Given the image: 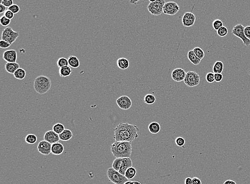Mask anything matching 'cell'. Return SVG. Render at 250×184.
Instances as JSON below:
<instances>
[{"instance_id": "cell-1", "label": "cell", "mask_w": 250, "mask_h": 184, "mask_svg": "<svg viewBox=\"0 0 250 184\" xmlns=\"http://www.w3.org/2000/svg\"><path fill=\"white\" fill-rule=\"evenodd\" d=\"M139 129L129 123H121L114 129V138L116 142H132L138 138Z\"/></svg>"}, {"instance_id": "cell-2", "label": "cell", "mask_w": 250, "mask_h": 184, "mask_svg": "<svg viewBox=\"0 0 250 184\" xmlns=\"http://www.w3.org/2000/svg\"><path fill=\"white\" fill-rule=\"evenodd\" d=\"M132 151L131 142L115 141L110 145V151L116 158L130 157Z\"/></svg>"}, {"instance_id": "cell-3", "label": "cell", "mask_w": 250, "mask_h": 184, "mask_svg": "<svg viewBox=\"0 0 250 184\" xmlns=\"http://www.w3.org/2000/svg\"><path fill=\"white\" fill-rule=\"evenodd\" d=\"M51 87V81L48 77L41 75L35 79L34 88L37 93L42 95L45 94Z\"/></svg>"}, {"instance_id": "cell-4", "label": "cell", "mask_w": 250, "mask_h": 184, "mask_svg": "<svg viewBox=\"0 0 250 184\" xmlns=\"http://www.w3.org/2000/svg\"><path fill=\"white\" fill-rule=\"evenodd\" d=\"M107 176L110 182L114 184H124L128 181L124 175L122 174L119 171L115 170L113 168H108L107 171Z\"/></svg>"}, {"instance_id": "cell-5", "label": "cell", "mask_w": 250, "mask_h": 184, "mask_svg": "<svg viewBox=\"0 0 250 184\" xmlns=\"http://www.w3.org/2000/svg\"><path fill=\"white\" fill-rule=\"evenodd\" d=\"M166 0H156L154 2H150L147 6L148 11L152 15L159 16L163 13L164 6Z\"/></svg>"}, {"instance_id": "cell-6", "label": "cell", "mask_w": 250, "mask_h": 184, "mask_svg": "<svg viewBox=\"0 0 250 184\" xmlns=\"http://www.w3.org/2000/svg\"><path fill=\"white\" fill-rule=\"evenodd\" d=\"M183 82L187 86L189 87L197 86L200 83V76L195 71H189L186 73Z\"/></svg>"}, {"instance_id": "cell-7", "label": "cell", "mask_w": 250, "mask_h": 184, "mask_svg": "<svg viewBox=\"0 0 250 184\" xmlns=\"http://www.w3.org/2000/svg\"><path fill=\"white\" fill-rule=\"evenodd\" d=\"M19 36V34L18 32L14 31L11 27H8L4 28L2 31V40L12 45L17 40Z\"/></svg>"}, {"instance_id": "cell-8", "label": "cell", "mask_w": 250, "mask_h": 184, "mask_svg": "<svg viewBox=\"0 0 250 184\" xmlns=\"http://www.w3.org/2000/svg\"><path fill=\"white\" fill-rule=\"evenodd\" d=\"M245 27L242 24H237L235 26L231 31V33L235 36L239 37L242 40L243 42L246 46L250 45V40L248 39L244 34Z\"/></svg>"}, {"instance_id": "cell-9", "label": "cell", "mask_w": 250, "mask_h": 184, "mask_svg": "<svg viewBox=\"0 0 250 184\" xmlns=\"http://www.w3.org/2000/svg\"><path fill=\"white\" fill-rule=\"evenodd\" d=\"M180 9L176 2H168L164 6L163 14L169 15H175Z\"/></svg>"}, {"instance_id": "cell-10", "label": "cell", "mask_w": 250, "mask_h": 184, "mask_svg": "<svg viewBox=\"0 0 250 184\" xmlns=\"http://www.w3.org/2000/svg\"><path fill=\"white\" fill-rule=\"evenodd\" d=\"M116 104L121 109L127 110L130 109L132 105V102L129 96L124 95L118 98L116 100Z\"/></svg>"}, {"instance_id": "cell-11", "label": "cell", "mask_w": 250, "mask_h": 184, "mask_svg": "<svg viewBox=\"0 0 250 184\" xmlns=\"http://www.w3.org/2000/svg\"><path fill=\"white\" fill-rule=\"evenodd\" d=\"M51 146L52 144L49 142L45 140H42L37 145V150L40 153L47 156L51 153Z\"/></svg>"}, {"instance_id": "cell-12", "label": "cell", "mask_w": 250, "mask_h": 184, "mask_svg": "<svg viewBox=\"0 0 250 184\" xmlns=\"http://www.w3.org/2000/svg\"><path fill=\"white\" fill-rule=\"evenodd\" d=\"M196 21V17L194 14L190 12H187L183 15L182 23L183 26L186 27H192L194 25Z\"/></svg>"}, {"instance_id": "cell-13", "label": "cell", "mask_w": 250, "mask_h": 184, "mask_svg": "<svg viewBox=\"0 0 250 184\" xmlns=\"http://www.w3.org/2000/svg\"><path fill=\"white\" fill-rule=\"evenodd\" d=\"M186 73L185 70L181 68L174 69L171 73L172 78L176 82H180L184 81Z\"/></svg>"}, {"instance_id": "cell-14", "label": "cell", "mask_w": 250, "mask_h": 184, "mask_svg": "<svg viewBox=\"0 0 250 184\" xmlns=\"http://www.w3.org/2000/svg\"><path fill=\"white\" fill-rule=\"evenodd\" d=\"M3 59L7 62H16L17 59V51L15 50L6 51L3 54Z\"/></svg>"}, {"instance_id": "cell-15", "label": "cell", "mask_w": 250, "mask_h": 184, "mask_svg": "<svg viewBox=\"0 0 250 184\" xmlns=\"http://www.w3.org/2000/svg\"><path fill=\"white\" fill-rule=\"evenodd\" d=\"M44 140L49 142L51 144L56 143L59 141V135L54 131H49L44 134Z\"/></svg>"}, {"instance_id": "cell-16", "label": "cell", "mask_w": 250, "mask_h": 184, "mask_svg": "<svg viewBox=\"0 0 250 184\" xmlns=\"http://www.w3.org/2000/svg\"><path fill=\"white\" fill-rule=\"evenodd\" d=\"M132 161L130 157L122 158L121 167L119 169V173L123 175H125V172L129 168L132 167Z\"/></svg>"}, {"instance_id": "cell-17", "label": "cell", "mask_w": 250, "mask_h": 184, "mask_svg": "<svg viewBox=\"0 0 250 184\" xmlns=\"http://www.w3.org/2000/svg\"><path fill=\"white\" fill-rule=\"evenodd\" d=\"M64 151V146L62 143L57 142L54 143L51 146V153L54 155H59Z\"/></svg>"}, {"instance_id": "cell-18", "label": "cell", "mask_w": 250, "mask_h": 184, "mask_svg": "<svg viewBox=\"0 0 250 184\" xmlns=\"http://www.w3.org/2000/svg\"><path fill=\"white\" fill-rule=\"evenodd\" d=\"M20 65L17 62H7L5 65V69L7 73L10 74H13L15 73V71L19 69Z\"/></svg>"}, {"instance_id": "cell-19", "label": "cell", "mask_w": 250, "mask_h": 184, "mask_svg": "<svg viewBox=\"0 0 250 184\" xmlns=\"http://www.w3.org/2000/svg\"><path fill=\"white\" fill-rule=\"evenodd\" d=\"M187 57H188L189 60L191 61V63H192L194 65H198L201 61V60L200 59L195 55L193 50L189 51L188 54H187Z\"/></svg>"}, {"instance_id": "cell-20", "label": "cell", "mask_w": 250, "mask_h": 184, "mask_svg": "<svg viewBox=\"0 0 250 184\" xmlns=\"http://www.w3.org/2000/svg\"><path fill=\"white\" fill-rule=\"evenodd\" d=\"M59 135L60 140L65 141V142L70 140L73 136V132H71V130L67 129H65L64 132H62Z\"/></svg>"}, {"instance_id": "cell-21", "label": "cell", "mask_w": 250, "mask_h": 184, "mask_svg": "<svg viewBox=\"0 0 250 184\" xmlns=\"http://www.w3.org/2000/svg\"><path fill=\"white\" fill-rule=\"evenodd\" d=\"M117 65L119 69L125 70L129 67L130 62L127 58H119L117 61Z\"/></svg>"}, {"instance_id": "cell-22", "label": "cell", "mask_w": 250, "mask_h": 184, "mask_svg": "<svg viewBox=\"0 0 250 184\" xmlns=\"http://www.w3.org/2000/svg\"><path fill=\"white\" fill-rule=\"evenodd\" d=\"M148 129L150 133L153 134H157L161 131V126L159 123L152 122L148 126Z\"/></svg>"}, {"instance_id": "cell-23", "label": "cell", "mask_w": 250, "mask_h": 184, "mask_svg": "<svg viewBox=\"0 0 250 184\" xmlns=\"http://www.w3.org/2000/svg\"><path fill=\"white\" fill-rule=\"evenodd\" d=\"M68 65L73 68H77L80 67V62L79 59L74 56H71L68 59Z\"/></svg>"}, {"instance_id": "cell-24", "label": "cell", "mask_w": 250, "mask_h": 184, "mask_svg": "<svg viewBox=\"0 0 250 184\" xmlns=\"http://www.w3.org/2000/svg\"><path fill=\"white\" fill-rule=\"evenodd\" d=\"M71 73H72V70H71V67H69V65L61 68H59V73L60 77H68L71 75Z\"/></svg>"}, {"instance_id": "cell-25", "label": "cell", "mask_w": 250, "mask_h": 184, "mask_svg": "<svg viewBox=\"0 0 250 184\" xmlns=\"http://www.w3.org/2000/svg\"><path fill=\"white\" fill-rule=\"evenodd\" d=\"M224 65L222 62L218 61L214 64L213 71L214 73H221L223 71Z\"/></svg>"}, {"instance_id": "cell-26", "label": "cell", "mask_w": 250, "mask_h": 184, "mask_svg": "<svg viewBox=\"0 0 250 184\" xmlns=\"http://www.w3.org/2000/svg\"><path fill=\"white\" fill-rule=\"evenodd\" d=\"M14 76L17 79L23 80L26 76V72L24 69L19 68L14 73Z\"/></svg>"}, {"instance_id": "cell-27", "label": "cell", "mask_w": 250, "mask_h": 184, "mask_svg": "<svg viewBox=\"0 0 250 184\" xmlns=\"http://www.w3.org/2000/svg\"><path fill=\"white\" fill-rule=\"evenodd\" d=\"M136 174H137L136 169H135L134 167H131L126 171L124 176L128 180H129L133 178L136 176Z\"/></svg>"}, {"instance_id": "cell-28", "label": "cell", "mask_w": 250, "mask_h": 184, "mask_svg": "<svg viewBox=\"0 0 250 184\" xmlns=\"http://www.w3.org/2000/svg\"><path fill=\"white\" fill-rule=\"evenodd\" d=\"M156 98L153 94H147L146 95L144 96V102L148 105H152L153 104H154Z\"/></svg>"}, {"instance_id": "cell-29", "label": "cell", "mask_w": 250, "mask_h": 184, "mask_svg": "<svg viewBox=\"0 0 250 184\" xmlns=\"http://www.w3.org/2000/svg\"><path fill=\"white\" fill-rule=\"evenodd\" d=\"M25 142L28 144H34L36 143L37 140V138L35 135L29 134L27 135L25 137Z\"/></svg>"}, {"instance_id": "cell-30", "label": "cell", "mask_w": 250, "mask_h": 184, "mask_svg": "<svg viewBox=\"0 0 250 184\" xmlns=\"http://www.w3.org/2000/svg\"><path fill=\"white\" fill-rule=\"evenodd\" d=\"M65 129L64 125L60 123H56L55 125H54L53 128H52V131H54V132H56L58 135L60 134L62 132H63Z\"/></svg>"}, {"instance_id": "cell-31", "label": "cell", "mask_w": 250, "mask_h": 184, "mask_svg": "<svg viewBox=\"0 0 250 184\" xmlns=\"http://www.w3.org/2000/svg\"><path fill=\"white\" fill-rule=\"evenodd\" d=\"M122 162V158H116L113 161L112 164V168L115 169V170L119 171V169L121 167Z\"/></svg>"}, {"instance_id": "cell-32", "label": "cell", "mask_w": 250, "mask_h": 184, "mask_svg": "<svg viewBox=\"0 0 250 184\" xmlns=\"http://www.w3.org/2000/svg\"><path fill=\"white\" fill-rule=\"evenodd\" d=\"M193 51L194 52L197 57H198L200 59L202 60L205 56V53H204V51L202 50V48H199V47H196L195 48L193 49Z\"/></svg>"}, {"instance_id": "cell-33", "label": "cell", "mask_w": 250, "mask_h": 184, "mask_svg": "<svg viewBox=\"0 0 250 184\" xmlns=\"http://www.w3.org/2000/svg\"><path fill=\"white\" fill-rule=\"evenodd\" d=\"M57 64L59 68L68 66V59L65 58H60L57 62Z\"/></svg>"}, {"instance_id": "cell-34", "label": "cell", "mask_w": 250, "mask_h": 184, "mask_svg": "<svg viewBox=\"0 0 250 184\" xmlns=\"http://www.w3.org/2000/svg\"><path fill=\"white\" fill-rule=\"evenodd\" d=\"M228 31L227 27L222 26L217 31V34L220 37H225L228 34Z\"/></svg>"}, {"instance_id": "cell-35", "label": "cell", "mask_w": 250, "mask_h": 184, "mask_svg": "<svg viewBox=\"0 0 250 184\" xmlns=\"http://www.w3.org/2000/svg\"><path fill=\"white\" fill-rule=\"evenodd\" d=\"M212 26H213V27L214 30L218 31V30L219 29V28H220L221 27L223 26V23H222V21L220 20L216 19L213 22Z\"/></svg>"}, {"instance_id": "cell-36", "label": "cell", "mask_w": 250, "mask_h": 184, "mask_svg": "<svg viewBox=\"0 0 250 184\" xmlns=\"http://www.w3.org/2000/svg\"><path fill=\"white\" fill-rule=\"evenodd\" d=\"M11 23V20L8 19V18L6 17L4 15L2 16L0 18V23L2 26L6 27L10 25Z\"/></svg>"}, {"instance_id": "cell-37", "label": "cell", "mask_w": 250, "mask_h": 184, "mask_svg": "<svg viewBox=\"0 0 250 184\" xmlns=\"http://www.w3.org/2000/svg\"><path fill=\"white\" fill-rule=\"evenodd\" d=\"M175 143L178 146L183 147L185 146L186 141H185V139L182 137H178L175 139Z\"/></svg>"}, {"instance_id": "cell-38", "label": "cell", "mask_w": 250, "mask_h": 184, "mask_svg": "<svg viewBox=\"0 0 250 184\" xmlns=\"http://www.w3.org/2000/svg\"><path fill=\"white\" fill-rule=\"evenodd\" d=\"M206 81L208 82L209 83H212L215 81V79H214V73H209L206 74Z\"/></svg>"}, {"instance_id": "cell-39", "label": "cell", "mask_w": 250, "mask_h": 184, "mask_svg": "<svg viewBox=\"0 0 250 184\" xmlns=\"http://www.w3.org/2000/svg\"><path fill=\"white\" fill-rule=\"evenodd\" d=\"M8 10H10L14 14H18L20 11V8L17 4H13L9 8H8Z\"/></svg>"}, {"instance_id": "cell-40", "label": "cell", "mask_w": 250, "mask_h": 184, "mask_svg": "<svg viewBox=\"0 0 250 184\" xmlns=\"http://www.w3.org/2000/svg\"><path fill=\"white\" fill-rule=\"evenodd\" d=\"M11 45L7 42L6 41L4 40H1L0 41V48H9Z\"/></svg>"}, {"instance_id": "cell-41", "label": "cell", "mask_w": 250, "mask_h": 184, "mask_svg": "<svg viewBox=\"0 0 250 184\" xmlns=\"http://www.w3.org/2000/svg\"><path fill=\"white\" fill-rule=\"evenodd\" d=\"M1 4L6 6V8H9L12 5L14 4V1L13 0H3V1Z\"/></svg>"}, {"instance_id": "cell-42", "label": "cell", "mask_w": 250, "mask_h": 184, "mask_svg": "<svg viewBox=\"0 0 250 184\" xmlns=\"http://www.w3.org/2000/svg\"><path fill=\"white\" fill-rule=\"evenodd\" d=\"M14 15L15 14L9 10H6L4 13V16L10 20L14 18Z\"/></svg>"}, {"instance_id": "cell-43", "label": "cell", "mask_w": 250, "mask_h": 184, "mask_svg": "<svg viewBox=\"0 0 250 184\" xmlns=\"http://www.w3.org/2000/svg\"><path fill=\"white\" fill-rule=\"evenodd\" d=\"M223 78V75L222 73H214V79L216 82H220Z\"/></svg>"}, {"instance_id": "cell-44", "label": "cell", "mask_w": 250, "mask_h": 184, "mask_svg": "<svg viewBox=\"0 0 250 184\" xmlns=\"http://www.w3.org/2000/svg\"><path fill=\"white\" fill-rule=\"evenodd\" d=\"M244 34L245 36L250 40V26H248L245 27Z\"/></svg>"}, {"instance_id": "cell-45", "label": "cell", "mask_w": 250, "mask_h": 184, "mask_svg": "<svg viewBox=\"0 0 250 184\" xmlns=\"http://www.w3.org/2000/svg\"><path fill=\"white\" fill-rule=\"evenodd\" d=\"M144 1V0H130V3L131 4H134V5H138V4H140Z\"/></svg>"}, {"instance_id": "cell-46", "label": "cell", "mask_w": 250, "mask_h": 184, "mask_svg": "<svg viewBox=\"0 0 250 184\" xmlns=\"http://www.w3.org/2000/svg\"><path fill=\"white\" fill-rule=\"evenodd\" d=\"M192 184H202V182L198 178L195 177L192 178Z\"/></svg>"}, {"instance_id": "cell-47", "label": "cell", "mask_w": 250, "mask_h": 184, "mask_svg": "<svg viewBox=\"0 0 250 184\" xmlns=\"http://www.w3.org/2000/svg\"><path fill=\"white\" fill-rule=\"evenodd\" d=\"M6 11V7L2 4H0V14L4 13Z\"/></svg>"}, {"instance_id": "cell-48", "label": "cell", "mask_w": 250, "mask_h": 184, "mask_svg": "<svg viewBox=\"0 0 250 184\" xmlns=\"http://www.w3.org/2000/svg\"><path fill=\"white\" fill-rule=\"evenodd\" d=\"M185 184H192V179L191 177H187L185 180Z\"/></svg>"}, {"instance_id": "cell-49", "label": "cell", "mask_w": 250, "mask_h": 184, "mask_svg": "<svg viewBox=\"0 0 250 184\" xmlns=\"http://www.w3.org/2000/svg\"><path fill=\"white\" fill-rule=\"evenodd\" d=\"M223 184H237L236 182H235V181H234V180H231V179H229V180H227L226 181H225Z\"/></svg>"}, {"instance_id": "cell-50", "label": "cell", "mask_w": 250, "mask_h": 184, "mask_svg": "<svg viewBox=\"0 0 250 184\" xmlns=\"http://www.w3.org/2000/svg\"><path fill=\"white\" fill-rule=\"evenodd\" d=\"M131 184H141L140 182H137V181H134V182H132V183Z\"/></svg>"}, {"instance_id": "cell-51", "label": "cell", "mask_w": 250, "mask_h": 184, "mask_svg": "<svg viewBox=\"0 0 250 184\" xmlns=\"http://www.w3.org/2000/svg\"><path fill=\"white\" fill-rule=\"evenodd\" d=\"M132 181H129V180H128L127 182H125L124 184H131V183H132Z\"/></svg>"}, {"instance_id": "cell-52", "label": "cell", "mask_w": 250, "mask_h": 184, "mask_svg": "<svg viewBox=\"0 0 250 184\" xmlns=\"http://www.w3.org/2000/svg\"><path fill=\"white\" fill-rule=\"evenodd\" d=\"M150 2H154L156 1V0H148Z\"/></svg>"}, {"instance_id": "cell-53", "label": "cell", "mask_w": 250, "mask_h": 184, "mask_svg": "<svg viewBox=\"0 0 250 184\" xmlns=\"http://www.w3.org/2000/svg\"><path fill=\"white\" fill-rule=\"evenodd\" d=\"M2 1H3V0H0V4L2 3Z\"/></svg>"}]
</instances>
